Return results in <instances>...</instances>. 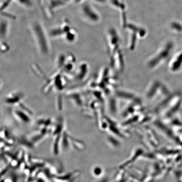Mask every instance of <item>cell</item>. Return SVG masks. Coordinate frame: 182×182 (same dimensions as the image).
Listing matches in <instances>:
<instances>
[]
</instances>
